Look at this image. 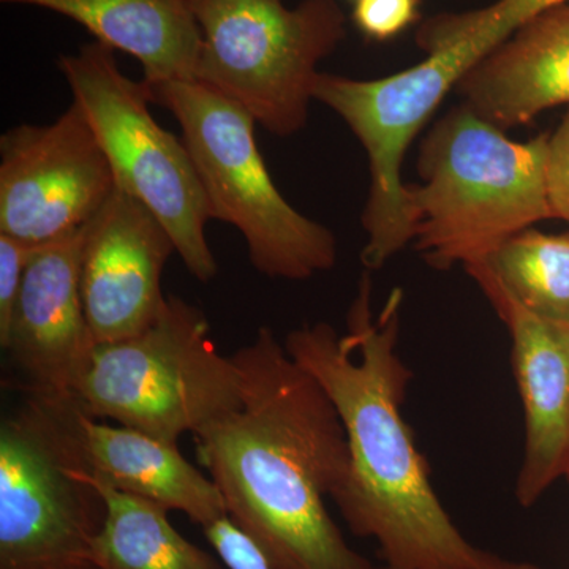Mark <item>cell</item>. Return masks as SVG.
<instances>
[{"instance_id": "6da1fadb", "label": "cell", "mask_w": 569, "mask_h": 569, "mask_svg": "<svg viewBox=\"0 0 569 569\" xmlns=\"http://www.w3.org/2000/svg\"><path fill=\"white\" fill-rule=\"evenodd\" d=\"M231 358L241 403L192 433L228 516L272 569H372L326 508L350 473L332 400L266 326Z\"/></svg>"}, {"instance_id": "7a4b0ae2", "label": "cell", "mask_w": 569, "mask_h": 569, "mask_svg": "<svg viewBox=\"0 0 569 569\" xmlns=\"http://www.w3.org/2000/svg\"><path fill=\"white\" fill-rule=\"evenodd\" d=\"M369 272L347 317V332L305 325L283 346L316 377L346 427L350 473L332 501L358 538L373 539L392 569H518L471 545L430 485L429 463L402 415L413 372L397 353L403 291L373 313Z\"/></svg>"}, {"instance_id": "3957f363", "label": "cell", "mask_w": 569, "mask_h": 569, "mask_svg": "<svg viewBox=\"0 0 569 569\" xmlns=\"http://www.w3.org/2000/svg\"><path fill=\"white\" fill-rule=\"evenodd\" d=\"M565 2L497 0L485 9L445 11L419 22L417 44L426 58L410 69L377 80L318 74L317 102L342 118L369 157L370 192L361 222L370 249L399 252L413 238L403 157L445 97L527 21Z\"/></svg>"}, {"instance_id": "277c9868", "label": "cell", "mask_w": 569, "mask_h": 569, "mask_svg": "<svg viewBox=\"0 0 569 569\" xmlns=\"http://www.w3.org/2000/svg\"><path fill=\"white\" fill-rule=\"evenodd\" d=\"M466 103L422 138L421 182L407 183L413 242L430 268L486 260L511 236L553 219L548 187L549 134L515 141Z\"/></svg>"}, {"instance_id": "5b68a950", "label": "cell", "mask_w": 569, "mask_h": 569, "mask_svg": "<svg viewBox=\"0 0 569 569\" xmlns=\"http://www.w3.org/2000/svg\"><path fill=\"white\" fill-rule=\"evenodd\" d=\"M148 88L153 102L181 126L211 220L233 224L258 272L301 282L335 268V233L296 211L279 192L258 149L257 122L249 112L198 81Z\"/></svg>"}, {"instance_id": "8992f818", "label": "cell", "mask_w": 569, "mask_h": 569, "mask_svg": "<svg viewBox=\"0 0 569 569\" xmlns=\"http://www.w3.org/2000/svg\"><path fill=\"white\" fill-rule=\"evenodd\" d=\"M73 403L93 419L178 445L239 407L241 376L217 351L203 310L168 296L162 316L140 335L96 343Z\"/></svg>"}, {"instance_id": "52a82bcc", "label": "cell", "mask_w": 569, "mask_h": 569, "mask_svg": "<svg viewBox=\"0 0 569 569\" xmlns=\"http://www.w3.org/2000/svg\"><path fill=\"white\" fill-rule=\"evenodd\" d=\"M70 400L28 396L0 426V569H102L107 501L82 458Z\"/></svg>"}, {"instance_id": "ba28073f", "label": "cell", "mask_w": 569, "mask_h": 569, "mask_svg": "<svg viewBox=\"0 0 569 569\" xmlns=\"http://www.w3.org/2000/svg\"><path fill=\"white\" fill-rule=\"evenodd\" d=\"M201 31L194 81L279 138L301 132L321 61L347 37L339 0H192Z\"/></svg>"}, {"instance_id": "9c48e42d", "label": "cell", "mask_w": 569, "mask_h": 569, "mask_svg": "<svg viewBox=\"0 0 569 569\" xmlns=\"http://www.w3.org/2000/svg\"><path fill=\"white\" fill-rule=\"evenodd\" d=\"M58 67L102 146L116 187L160 220L194 279L212 280L217 263L206 238L211 213L203 186L186 142L153 119L146 82L130 80L114 50L99 41L61 56Z\"/></svg>"}, {"instance_id": "30bf717a", "label": "cell", "mask_w": 569, "mask_h": 569, "mask_svg": "<svg viewBox=\"0 0 569 569\" xmlns=\"http://www.w3.org/2000/svg\"><path fill=\"white\" fill-rule=\"evenodd\" d=\"M111 164L77 103L50 126L0 138V234L44 246L91 222L114 192Z\"/></svg>"}, {"instance_id": "8fae6325", "label": "cell", "mask_w": 569, "mask_h": 569, "mask_svg": "<svg viewBox=\"0 0 569 569\" xmlns=\"http://www.w3.org/2000/svg\"><path fill=\"white\" fill-rule=\"evenodd\" d=\"M173 253L160 220L116 187L86 227L82 244V305L93 342L129 339L162 316V274Z\"/></svg>"}, {"instance_id": "7c38bea8", "label": "cell", "mask_w": 569, "mask_h": 569, "mask_svg": "<svg viewBox=\"0 0 569 569\" xmlns=\"http://www.w3.org/2000/svg\"><path fill=\"white\" fill-rule=\"evenodd\" d=\"M86 227L41 246L26 269L3 350L28 396L70 400L96 342L81 295Z\"/></svg>"}, {"instance_id": "4fadbf2b", "label": "cell", "mask_w": 569, "mask_h": 569, "mask_svg": "<svg viewBox=\"0 0 569 569\" xmlns=\"http://www.w3.org/2000/svg\"><path fill=\"white\" fill-rule=\"evenodd\" d=\"M511 337L526 441L516 500L531 508L569 471V326L531 316L479 263L466 266Z\"/></svg>"}, {"instance_id": "5bb4252c", "label": "cell", "mask_w": 569, "mask_h": 569, "mask_svg": "<svg viewBox=\"0 0 569 569\" xmlns=\"http://www.w3.org/2000/svg\"><path fill=\"white\" fill-rule=\"evenodd\" d=\"M456 89L467 107L503 130L569 107V2L527 21Z\"/></svg>"}, {"instance_id": "9a60e30c", "label": "cell", "mask_w": 569, "mask_h": 569, "mask_svg": "<svg viewBox=\"0 0 569 569\" xmlns=\"http://www.w3.org/2000/svg\"><path fill=\"white\" fill-rule=\"evenodd\" d=\"M71 421L82 458L112 488L182 512L201 527L228 515L212 479L183 458L178 445L132 427L104 425L74 403Z\"/></svg>"}, {"instance_id": "2e32d148", "label": "cell", "mask_w": 569, "mask_h": 569, "mask_svg": "<svg viewBox=\"0 0 569 569\" xmlns=\"http://www.w3.org/2000/svg\"><path fill=\"white\" fill-rule=\"evenodd\" d=\"M78 22L96 41L141 63L148 86L194 81L201 31L192 0H0Z\"/></svg>"}, {"instance_id": "e0dca14e", "label": "cell", "mask_w": 569, "mask_h": 569, "mask_svg": "<svg viewBox=\"0 0 569 569\" xmlns=\"http://www.w3.org/2000/svg\"><path fill=\"white\" fill-rule=\"evenodd\" d=\"M107 501L97 559L102 569H223L211 553L182 537L168 509L112 488L92 473Z\"/></svg>"}, {"instance_id": "ac0fdd59", "label": "cell", "mask_w": 569, "mask_h": 569, "mask_svg": "<svg viewBox=\"0 0 569 569\" xmlns=\"http://www.w3.org/2000/svg\"><path fill=\"white\" fill-rule=\"evenodd\" d=\"M478 263L531 316L569 326V231L527 228Z\"/></svg>"}, {"instance_id": "d6986e66", "label": "cell", "mask_w": 569, "mask_h": 569, "mask_svg": "<svg viewBox=\"0 0 569 569\" xmlns=\"http://www.w3.org/2000/svg\"><path fill=\"white\" fill-rule=\"evenodd\" d=\"M422 0H356L351 21L367 40L385 43L421 20Z\"/></svg>"}, {"instance_id": "ffe728a7", "label": "cell", "mask_w": 569, "mask_h": 569, "mask_svg": "<svg viewBox=\"0 0 569 569\" xmlns=\"http://www.w3.org/2000/svg\"><path fill=\"white\" fill-rule=\"evenodd\" d=\"M41 246L0 234V346H6L17 312L26 269Z\"/></svg>"}, {"instance_id": "44dd1931", "label": "cell", "mask_w": 569, "mask_h": 569, "mask_svg": "<svg viewBox=\"0 0 569 569\" xmlns=\"http://www.w3.org/2000/svg\"><path fill=\"white\" fill-rule=\"evenodd\" d=\"M201 529L228 569H272L260 546L230 516H222Z\"/></svg>"}, {"instance_id": "7402d4cb", "label": "cell", "mask_w": 569, "mask_h": 569, "mask_svg": "<svg viewBox=\"0 0 569 569\" xmlns=\"http://www.w3.org/2000/svg\"><path fill=\"white\" fill-rule=\"evenodd\" d=\"M548 187L553 219L569 224V107L549 134Z\"/></svg>"}, {"instance_id": "603a6c76", "label": "cell", "mask_w": 569, "mask_h": 569, "mask_svg": "<svg viewBox=\"0 0 569 569\" xmlns=\"http://www.w3.org/2000/svg\"><path fill=\"white\" fill-rule=\"evenodd\" d=\"M372 569H392V568H388V567L376 568V567H372ZM518 569H542V568H539L538 565L529 563V561H520V565H519Z\"/></svg>"}, {"instance_id": "cb8c5ba5", "label": "cell", "mask_w": 569, "mask_h": 569, "mask_svg": "<svg viewBox=\"0 0 569 569\" xmlns=\"http://www.w3.org/2000/svg\"><path fill=\"white\" fill-rule=\"evenodd\" d=\"M567 479H568V481H569V471H568V473H567Z\"/></svg>"}, {"instance_id": "d4e9b609", "label": "cell", "mask_w": 569, "mask_h": 569, "mask_svg": "<svg viewBox=\"0 0 569 569\" xmlns=\"http://www.w3.org/2000/svg\"><path fill=\"white\" fill-rule=\"evenodd\" d=\"M353 2H356V0H353Z\"/></svg>"}]
</instances>
